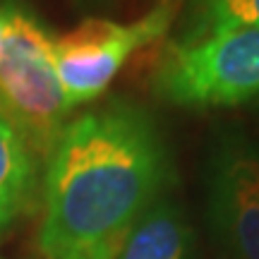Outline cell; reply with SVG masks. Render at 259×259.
Here are the masks:
<instances>
[{"label":"cell","instance_id":"6da1fadb","mask_svg":"<svg viewBox=\"0 0 259 259\" xmlns=\"http://www.w3.org/2000/svg\"><path fill=\"white\" fill-rule=\"evenodd\" d=\"M170 176L166 139L137 103L113 99L67 120L46 154L44 259H115Z\"/></svg>","mask_w":259,"mask_h":259},{"label":"cell","instance_id":"7a4b0ae2","mask_svg":"<svg viewBox=\"0 0 259 259\" xmlns=\"http://www.w3.org/2000/svg\"><path fill=\"white\" fill-rule=\"evenodd\" d=\"M158 99L183 108H226L259 99V27L192 44L173 41L154 72Z\"/></svg>","mask_w":259,"mask_h":259},{"label":"cell","instance_id":"3957f363","mask_svg":"<svg viewBox=\"0 0 259 259\" xmlns=\"http://www.w3.org/2000/svg\"><path fill=\"white\" fill-rule=\"evenodd\" d=\"M183 8L185 0H156L132 22L87 19L51 36V58L70 111L101 99L130 58L170 31Z\"/></svg>","mask_w":259,"mask_h":259},{"label":"cell","instance_id":"277c9868","mask_svg":"<svg viewBox=\"0 0 259 259\" xmlns=\"http://www.w3.org/2000/svg\"><path fill=\"white\" fill-rule=\"evenodd\" d=\"M5 10L8 38L0 58V106L31 147L48 154L72 113L53 67L51 34L17 0H5Z\"/></svg>","mask_w":259,"mask_h":259},{"label":"cell","instance_id":"5b68a950","mask_svg":"<svg viewBox=\"0 0 259 259\" xmlns=\"http://www.w3.org/2000/svg\"><path fill=\"white\" fill-rule=\"evenodd\" d=\"M206 216L228 259H259V142L240 125L213 132L206 156Z\"/></svg>","mask_w":259,"mask_h":259},{"label":"cell","instance_id":"8992f818","mask_svg":"<svg viewBox=\"0 0 259 259\" xmlns=\"http://www.w3.org/2000/svg\"><path fill=\"white\" fill-rule=\"evenodd\" d=\"M194 231L183 206L161 194L137 219L115 259H194Z\"/></svg>","mask_w":259,"mask_h":259},{"label":"cell","instance_id":"52a82bcc","mask_svg":"<svg viewBox=\"0 0 259 259\" xmlns=\"http://www.w3.org/2000/svg\"><path fill=\"white\" fill-rule=\"evenodd\" d=\"M36 178V149L0 106V231L29 209Z\"/></svg>","mask_w":259,"mask_h":259},{"label":"cell","instance_id":"ba28073f","mask_svg":"<svg viewBox=\"0 0 259 259\" xmlns=\"http://www.w3.org/2000/svg\"><path fill=\"white\" fill-rule=\"evenodd\" d=\"M252 27H259V0H185L178 44Z\"/></svg>","mask_w":259,"mask_h":259},{"label":"cell","instance_id":"9c48e42d","mask_svg":"<svg viewBox=\"0 0 259 259\" xmlns=\"http://www.w3.org/2000/svg\"><path fill=\"white\" fill-rule=\"evenodd\" d=\"M5 38H8V10H5V0H0V58L5 51Z\"/></svg>","mask_w":259,"mask_h":259},{"label":"cell","instance_id":"30bf717a","mask_svg":"<svg viewBox=\"0 0 259 259\" xmlns=\"http://www.w3.org/2000/svg\"><path fill=\"white\" fill-rule=\"evenodd\" d=\"M0 259H5V257H3V254H0Z\"/></svg>","mask_w":259,"mask_h":259}]
</instances>
